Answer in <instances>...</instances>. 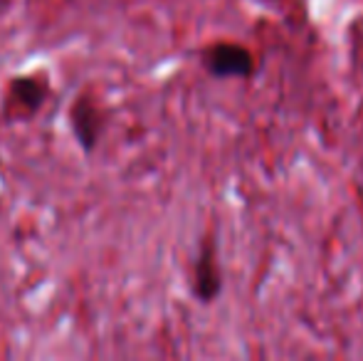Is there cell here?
I'll return each mask as SVG.
<instances>
[{"instance_id": "obj_1", "label": "cell", "mask_w": 363, "mask_h": 361, "mask_svg": "<svg viewBox=\"0 0 363 361\" xmlns=\"http://www.w3.org/2000/svg\"><path fill=\"white\" fill-rule=\"evenodd\" d=\"M206 67L213 77H250L255 72V60L250 50L240 45L220 43L206 52Z\"/></svg>"}, {"instance_id": "obj_3", "label": "cell", "mask_w": 363, "mask_h": 361, "mask_svg": "<svg viewBox=\"0 0 363 361\" xmlns=\"http://www.w3.org/2000/svg\"><path fill=\"white\" fill-rule=\"evenodd\" d=\"M72 129H74L77 141L82 144V149L89 154L96 146L99 134H101V119L89 101H79L72 109Z\"/></svg>"}, {"instance_id": "obj_4", "label": "cell", "mask_w": 363, "mask_h": 361, "mask_svg": "<svg viewBox=\"0 0 363 361\" xmlns=\"http://www.w3.org/2000/svg\"><path fill=\"white\" fill-rule=\"evenodd\" d=\"M13 94L20 104H25L30 111H38L45 101V84L38 82V79H30V77H23V79H15L13 82Z\"/></svg>"}, {"instance_id": "obj_2", "label": "cell", "mask_w": 363, "mask_h": 361, "mask_svg": "<svg viewBox=\"0 0 363 361\" xmlns=\"http://www.w3.org/2000/svg\"><path fill=\"white\" fill-rule=\"evenodd\" d=\"M193 289L201 302H213L223 289V274L218 267L216 245L206 243L196 257V272H193Z\"/></svg>"}]
</instances>
